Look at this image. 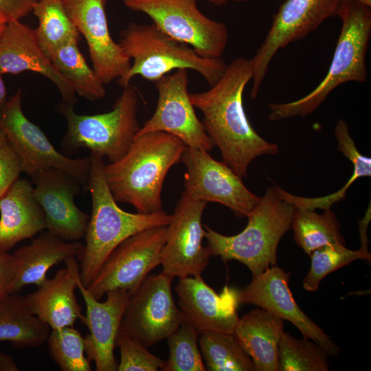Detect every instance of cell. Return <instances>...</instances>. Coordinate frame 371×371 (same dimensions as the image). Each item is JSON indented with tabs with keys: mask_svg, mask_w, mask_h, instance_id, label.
<instances>
[{
	"mask_svg": "<svg viewBox=\"0 0 371 371\" xmlns=\"http://www.w3.org/2000/svg\"><path fill=\"white\" fill-rule=\"evenodd\" d=\"M23 172L21 161L7 142L0 149V199Z\"/></svg>",
	"mask_w": 371,
	"mask_h": 371,
	"instance_id": "8d00e7d4",
	"label": "cell"
},
{
	"mask_svg": "<svg viewBox=\"0 0 371 371\" xmlns=\"http://www.w3.org/2000/svg\"><path fill=\"white\" fill-rule=\"evenodd\" d=\"M166 233L167 226H157L124 240L109 256L87 290L98 300L113 290L133 293L149 273L161 265Z\"/></svg>",
	"mask_w": 371,
	"mask_h": 371,
	"instance_id": "8fae6325",
	"label": "cell"
},
{
	"mask_svg": "<svg viewBox=\"0 0 371 371\" xmlns=\"http://www.w3.org/2000/svg\"><path fill=\"white\" fill-rule=\"evenodd\" d=\"M8 142L5 134L0 127V149Z\"/></svg>",
	"mask_w": 371,
	"mask_h": 371,
	"instance_id": "ee69618b",
	"label": "cell"
},
{
	"mask_svg": "<svg viewBox=\"0 0 371 371\" xmlns=\"http://www.w3.org/2000/svg\"><path fill=\"white\" fill-rule=\"evenodd\" d=\"M138 95L131 85L124 88L113 109L95 115L78 114L74 105L60 103L58 109L67 122L63 145L69 149L87 148L111 162L121 159L140 128Z\"/></svg>",
	"mask_w": 371,
	"mask_h": 371,
	"instance_id": "52a82bcc",
	"label": "cell"
},
{
	"mask_svg": "<svg viewBox=\"0 0 371 371\" xmlns=\"http://www.w3.org/2000/svg\"><path fill=\"white\" fill-rule=\"evenodd\" d=\"M344 0H286L274 14L271 26L254 57L251 98L260 85L277 52L316 30L326 19L337 15Z\"/></svg>",
	"mask_w": 371,
	"mask_h": 371,
	"instance_id": "7c38bea8",
	"label": "cell"
},
{
	"mask_svg": "<svg viewBox=\"0 0 371 371\" xmlns=\"http://www.w3.org/2000/svg\"><path fill=\"white\" fill-rule=\"evenodd\" d=\"M18 276V263L14 254L0 249V299L12 293Z\"/></svg>",
	"mask_w": 371,
	"mask_h": 371,
	"instance_id": "74e56055",
	"label": "cell"
},
{
	"mask_svg": "<svg viewBox=\"0 0 371 371\" xmlns=\"http://www.w3.org/2000/svg\"><path fill=\"white\" fill-rule=\"evenodd\" d=\"M49 333L50 327L30 311L24 296L14 293L0 299V341L17 349L36 348Z\"/></svg>",
	"mask_w": 371,
	"mask_h": 371,
	"instance_id": "484cf974",
	"label": "cell"
},
{
	"mask_svg": "<svg viewBox=\"0 0 371 371\" xmlns=\"http://www.w3.org/2000/svg\"><path fill=\"white\" fill-rule=\"evenodd\" d=\"M78 41H71L49 56L57 71L71 85L76 94L90 101L104 98V83L90 68L78 48Z\"/></svg>",
	"mask_w": 371,
	"mask_h": 371,
	"instance_id": "83f0119b",
	"label": "cell"
},
{
	"mask_svg": "<svg viewBox=\"0 0 371 371\" xmlns=\"http://www.w3.org/2000/svg\"><path fill=\"white\" fill-rule=\"evenodd\" d=\"M188 69H180L155 82L158 93L155 111L136 135L163 131L177 137L188 147L208 152L214 148L195 113L188 90Z\"/></svg>",
	"mask_w": 371,
	"mask_h": 371,
	"instance_id": "9a60e30c",
	"label": "cell"
},
{
	"mask_svg": "<svg viewBox=\"0 0 371 371\" xmlns=\"http://www.w3.org/2000/svg\"><path fill=\"white\" fill-rule=\"evenodd\" d=\"M36 1H38V0H36Z\"/></svg>",
	"mask_w": 371,
	"mask_h": 371,
	"instance_id": "7dc6e473",
	"label": "cell"
},
{
	"mask_svg": "<svg viewBox=\"0 0 371 371\" xmlns=\"http://www.w3.org/2000/svg\"><path fill=\"white\" fill-rule=\"evenodd\" d=\"M207 2L216 5V6H221L227 4L229 1H235V2H245L248 0H207Z\"/></svg>",
	"mask_w": 371,
	"mask_h": 371,
	"instance_id": "7bdbcfd3",
	"label": "cell"
},
{
	"mask_svg": "<svg viewBox=\"0 0 371 371\" xmlns=\"http://www.w3.org/2000/svg\"><path fill=\"white\" fill-rule=\"evenodd\" d=\"M311 268L303 280V287L307 291H316L322 280L332 272L355 260L370 263L371 258L359 249L351 250L342 244H329L311 253Z\"/></svg>",
	"mask_w": 371,
	"mask_h": 371,
	"instance_id": "836d02e7",
	"label": "cell"
},
{
	"mask_svg": "<svg viewBox=\"0 0 371 371\" xmlns=\"http://www.w3.org/2000/svg\"><path fill=\"white\" fill-rule=\"evenodd\" d=\"M77 284L86 306V315L81 321L89 331L84 337L87 357L94 361L97 371H116L118 363L114 348L130 293L124 290L110 291L106 293V300L99 302L80 278Z\"/></svg>",
	"mask_w": 371,
	"mask_h": 371,
	"instance_id": "ffe728a7",
	"label": "cell"
},
{
	"mask_svg": "<svg viewBox=\"0 0 371 371\" xmlns=\"http://www.w3.org/2000/svg\"><path fill=\"white\" fill-rule=\"evenodd\" d=\"M3 74L0 73V109H1L7 102V90L3 80Z\"/></svg>",
	"mask_w": 371,
	"mask_h": 371,
	"instance_id": "b9f144b4",
	"label": "cell"
},
{
	"mask_svg": "<svg viewBox=\"0 0 371 371\" xmlns=\"http://www.w3.org/2000/svg\"><path fill=\"white\" fill-rule=\"evenodd\" d=\"M27 71L53 82L63 102L71 105L76 102L74 88L43 52L34 30L20 20L8 21L0 34V73L18 74Z\"/></svg>",
	"mask_w": 371,
	"mask_h": 371,
	"instance_id": "44dd1931",
	"label": "cell"
},
{
	"mask_svg": "<svg viewBox=\"0 0 371 371\" xmlns=\"http://www.w3.org/2000/svg\"><path fill=\"white\" fill-rule=\"evenodd\" d=\"M294 210L293 205L282 196L280 186L267 188L247 215V224L239 234L225 236L204 225L210 256L242 262L253 276L262 273L276 265L278 246L291 229Z\"/></svg>",
	"mask_w": 371,
	"mask_h": 371,
	"instance_id": "5b68a950",
	"label": "cell"
},
{
	"mask_svg": "<svg viewBox=\"0 0 371 371\" xmlns=\"http://www.w3.org/2000/svg\"><path fill=\"white\" fill-rule=\"evenodd\" d=\"M47 341L49 356L62 371L91 370L84 337L73 326L52 330Z\"/></svg>",
	"mask_w": 371,
	"mask_h": 371,
	"instance_id": "1f68e13d",
	"label": "cell"
},
{
	"mask_svg": "<svg viewBox=\"0 0 371 371\" xmlns=\"http://www.w3.org/2000/svg\"><path fill=\"white\" fill-rule=\"evenodd\" d=\"M64 8L87 43L93 69L104 83L122 77L131 67V58L109 32L106 0H62Z\"/></svg>",
	"mask_w": 371,
	"mask_h": 371,
	"instance_id": "e0dca14e",
	"label": "cell"
},
{
	"mask_svg": "<svg viewBox=\"0 0 371 371\" xmlns=\"http://www.w3.org/2000/svg\"><path fill=\"white\" fill-rule=\"evenodd\" d=\"M36 0H0V15L8 21L21 20L27 16L32 8Z\"/></svg>",
	"mask_w": 371,
	"mask_h": 371,
	"instance_id": "f35d334b",
	"label": "cell"
},
{
	"mask_svg": "<svg viewBox=\"0 0 371 371\" xmlns=\"http://www.w3.org/2000/svg\"><path fill=\"white\" fill-rule=\"evenodd\" d=\"M130 10L148 16L173 38L190 46L201 57L221 58L228 39L226 25L204 15L198 0H123Z\"/></svg>",
	"mask_w": 371,
	"mask_h": 371,
	"instance_id": "ba28073f",
	"label": "cell"
},
{
	"mask_svg": "<svg viewBox=\"0 0 371 371\" xmlns=\"http://www.w3.org/2000/svg\"><path fill=\"white\" fill-rule=\"evenodd\" d=\"M82 248L78 241H67L49 231L42 233L13 254L18 263V276L12 293L28 284L41 285L47 279L51 267L69 258L78 257Z\"/></svg>",
	"mask_w": 371,
	"mask_h": 371,
	"instance_id": "cb8c5ba5",
	"label": "cell"
},
{
	"mask_svg": "<svg viewBox=\"0 0 371 371\" xmlns=\"http://www.w3.org/2000/svg\"><path fill=\"white\" fill-rule=\"evenodd\" d=\"M341 153L352 164L353 172L345 185L339 190L325 196L311 198L295 196L280 188L282 196L292 203L295 208H306L313 210L330 209L333 204L343 200L347 190L357 179L371 176V159L363 155L354 143H349L344 146Z\"/></svg>",
	"mask_w": 371,
	"mask_h": 371,
	"instance_id": "e575fe53",
	"label": "cell"
},
{
	"mask_svg": "<svg viewBox=\"0 0 371 371\" xmlns=\"http://www.w3.org/2000/svg\"><path fill=\"white\" fill-rule=\"evenodd\" d=\"M341 29L324 78L309 93L295 101L271 103L269 119L278 121L313 113L338 86L367 81L366 56L371 36V6L344 0L337 12Z\"/></svg>",
	"mask_w": 371,
	"mask_h": 371,
	"instance_id": "277c9868",
	"label": "cell"
},
{
	"mask_svg": "<svg viewBox=\"0 0 371 371\" xmlns=\"http://www.w3.org/2000/svg\"><path fill=\"white\" fill-rule=\"evenodd\" d=\"M252 79L250 59L238 58L227 67L220 80L207 91L190 93L194 107L203 115L202 124L223 162L238 176L247 175L256 157L276 155L278 146L262 138L251 125L243 106V92Z\"/></svg>",
	"mask_w": 371,
	"mask_h": 371,
	"instance_id": "6da1fadb",
	"label": "cell"
},
{
	"mask_svg": "<svg viewBox=\"0 0 371 371\" xmlns=\"http://www.w3.org/2000/svg\"><path fill=\"white\" fill-rule=\"evenodd\" d=\"M199 346L209 371H254L252 359L233 334L206 332L199 335Z\"/></svg>",
	"mask_w": 371,
	"mask_h": 371,
	"instance_id": "f546056e",
	"label": "cell"
},
{
	"mask_svg": "<svg viewBox=\"0 0 371 371\" xmlns=\"http://www.w3.org/2000/svg\"><path fill=\"white\" fill-rule=\"evenodd\" d=\"M328 352L308 338L297 339L284 333L278 350L279 371H328Z\"/></svg>",
	"mask_w": 371,
	"mask_h": 371,
	"instance_id": "4dcf8cb0",
	"label": "cell"
},
{
	"mask_svg": "<svg viewBox=\"0 0 371 371\" xmlns=\"http://www.w3.org/2000/svg\"><path fill=\"white\" fill-rule=\"evenodd\" d=\"M181 161L186 168L183 192L191 199L221 203L240 218L246 217L260 200L227 164L204 149L188 147Z\"/></svg>",
	"mask_w": 371,
	"mask_h": 371,
	"instance_id": "4fadbf2b",
	"label": "cell"
},
{
	"mask_svg": "<svg viewBox=\"0 0 371 371\" xmlns=\"http://www.w3.org/2000/svg\"><path fill=\"white\" fill-rule=\"evenodd\" d=\"M291 273L276 265L253 276L247 286L238 289V304H251L275 317L294 324L304 337L322 346L329 355L337 356L339 347L313 322L295 301L289 287Z\"/></svg>",
	"mask_w": 371,
	"mask_h": 371,
	"instance_id": "2e32d148",
	"label": "cell"
},
{
	"mask_svg": "<svg viewBox=\"0 0 371 371\" xmlns=\"http://www.w3.org/2000/svg\"><path fill=\"white\" fill-rule=\"evenodd\" d=\"M32 12L38 25L34 30L38 43L45 55H50L63 45L78 41L80 34L68 16L62 0H38Z\"/></svg>",
	"mask_w": 371,
	"mask_h": 371,
	"instance_id": "f1b7e54d",
	"label": "cell"
},
{
	"mask_svg": "<svg viewBox=\"0 0 371 371\" xmlns=\"http://www.w3.org/2000/svg\"><path fill=\"white\" fill-rule=\"evenodd\" d=\"M371 6V0H354Z\"/></svg>",
	"mask_w": 371,
	"mask_h": 371,
	"instance_id": "bcb514c9",
	"label": "cell"
},
{
	"mask_svg": "<svg viewBox=\"0 0 371 371\" xmlns=\"http://www.w3.org/2000/svg\"><path fill=\"white\" fill-rule=\"evenodd\" d=\"M6 23L7 21L5 20V19L1 15H0V34Z\"/></svg>",
	"mask_w": 371,
	"mask_h": 371,
	"instance_id": "f6af8a7d",
	"label": "cell"
},
{
	"mask_svg": "<svg viewBox=\"0 0 371 371\" xmlns=\"http://www.w3.org/2000/svg\"><path fill=\"white\" fill-rule=\"evenodd\" d=\"M370 214V205H369V208H368L365 216L359 221V231L361 239V247L359 249L367 256L371 258V254L368 250L369 240L367 235L368 227L371 219Z\"/></svg>",
	"mask_w": 371,
	"mask_h": 371,
	"instance_id": "ab89813d",
	"label": "cell"
},
{
	"mask_svg": "<svg viewBox=\"0 0 371 371\" xmlns=\"http://www.w3.org/2000/svg\"><path fill=\"white\" fill-rule=\"evenodd\" d=\"M31 177L34 197L45 216L47 230L67 241H76L84 236L89 218L74 201L80 192V183L53 168Z\"/></svg>",
	"mask_w": 371,
	"mask_h": 371,
	"instance_id": "d6986e66",
	"label": "cell"
},
{
	"mask_svg": "<svg viewBox=\"0 0 371 371\" xmlns=\"http://www.w3.org/2000/svg\"><path fill=\"white\" fill-rule=\"evenodd\" d=\"M284 320L261 308L239 318L233 335L252 359L256 371H278V350Z\"/></svg>",
	"mask_w": 371,
	"mask_h": 371,
	"instance_id": "d4e9b609",
	"label": "cell"
},
{
	"mask_svg": "<svg viewBox=\"0 0 371 371\" xmlns=\"http://www.w3.org/2000/svg\"><path fill=\"white\" fill-rule=\"evenodd\" d=\"M173 278L163 271L146 276L130 294L118 335L135 339L148 348L179 327L183 317L173 300Z\"/></svg>",
	"mask_w": 371,
	"mask_h": 371,
	"instance_id": "30bf717a",
	"label": "cell"
},
{
	"mask_svg": "<svg viewBox=\"0 0 371 371\" xmlns=\"http://www.w3.org/2000/svg\"><path fill=\"white\" fill-rule=\"evenodd\" d=\"M291 228L295 243L308 255L326 245H346L341 225L330 209L317 214L310 209L295 208Z\"/></svg>",
	"mask_w": 371,
	"mask_h": 371,
	"instance_id": "4316f807",
	"label": "cell"
},
{
	"mask_svg": "<svg viewBox=\"0 0 371 371\" xmlns=\"http://www.w3.org/2000/svg\"><path fill=\"white\" fill-rule=\"evenodd\" d=\"M104 157L91 153L87 187L91 198V214L85 233V245L78 258L80 278L87 288L111 253L124 240L144 229L168 226L171 214L164 210L130 213L117 204L104 175Z\"/></svg>",
	"mask_w": 371,
	"mask_h": 371,
	"instance_id": "3957f363",
	"label": "cell"
},
{
	"mask_svg": "<svg viewBox=\"0 0 371 371\" xmlns=\"http://www.w3.org/2000/svg\"><path fill=\"white\" fill-rule=\"evenodd\" d=\"M116 346L120 351L118 371H157L165 361L148 352L138 341L124 335H117Z\"/></svg>",
	"mask_w": 371,
	"mask_h": 371,
	"instance_id": "d590c367",
	"label": "cell"
},
{
	"mask_svg": "<svg viewBox=\"0 0 371 371\" xmlns=\"http://www.w3.org/2000/svg\"><path fill=\"white\" fill-rule=\"evenodd\" d=\"M65 267L47 278L38 289L25 297L30 311L52 330L73 326L83 318L81 306L75 295L80 278L76 257L65 260Z\"/></svg>",
	"mask_w": 371,
	"mask_h": 371,
	"instance_id": "7402d4cb",
	"label": "cell"
},
{
	"mask_svg": "<svg viewBox=\"0 0 371 371\" xmlns=\"http://www.w3.org/2000/svg\"><path fill=\"white\" fill-rule=\"evenodd\" d=\"M175 290L183 322L199 335L206 332L233 334L239 320L237 289L225 286L217 293L199 275L179 278Z\"/></svg>",
	"mask_w": 371,
	"mask_h": 371,
	"instance_id": "ac0fdd59",
	"label": "cell"
},
{
	"mask_svg": "<svg viewBox=\"0 0 371 371\" xmlns=\"http://www.w3.org/2000/svg\"><path fill=\"white\" fill-rule=\"evenodd\" d=\"M199 333L183 322L168 339V359L161 368L164 371L206 370L199 346Z\"/></svg>",
	"mask_w": 371,
	"mask_h": 371,
	"instance_id": "d6a6232c",
	"label": "cell"
},
{
	"mask_svg": "<svg viewBox=\"0 0 371 371\" xmlns=\"http://www.w3.org/2000/svg\"><path fill=\"white\" fill-rule=\"evenodd\" d=\"M22 91L19 89L0 109V127L8 143L19 157L22 170L32 177L47 168L68 174L80 183L87 182L89 157L70 158L58 152L47 136L22 110Z\"/></svg>",
	"mask_w": 371,
	"mask_h": 371,
	"instance_id": "9c48e42d",
	"label": "cell"
},
{
	"mask_svg": "<svg viewBox=\"0 0 371 371\" xmlns=\"http://www.w3.org/2000/svg\"><path fill=\"white\" fill-rule=\"evenodd\" d=\"M19 368L14 359L5 353L0 352V371H19Z\"/></svg>",
	"mask_w": 371,
	"mask_h": 371,
	"instance_id": "60d3db41",
	"label": "cell"
},
{
	"mask_svg": "<svg viewBox=\"0 0 371 371\" xmlns=\"http://www.w3.org/2000/svg\"><path fill=\"white\" fill-rule=\"evenodd\" d=\"M120 36L119 44L133 59L128 71L117 80L123 88L136 76L155 82L172 70L180 69L198 72L212 87L222 77L227 65L222 58L200 56L190 46L170 36L153 23L132 22Z\"/></svg>",
	"mask_w": 371,
	"mask_h": 371,
	"instance_id": "8992f818",
	"label": "cell"
},
{
	"mask_svg": "<svg viewBox=\"0 0 371 371\" xmlns=\"http://www.w3.org/2000/svg\"><path fill=\"white\" fill-rule=\"evenodd\" d=\"M206 202L194 201L183 192L167 226L161 251L162 271L179 278L201 275L209 263L210 252L202 242V216Z\"/></svg>",
	"mask_w": 371,
	"mask_h": 371,
	"instance_id": "5bb4252c",
	"label": "cell"
},
{
	"mask_svg": "<svg viewBox=\"0 0 371 371\" xmlns=\"http://www.w3.org/2000/svg\"><path fill=\"white\" fill-rule=\"evenodd\" d=\"M45 229V216L32 185L18 179L0 199V249L8 251Z\"/></svg>",
	"mask_w": 371,
	"mask_h": 371,
	"instance_id": "603a6c76",
	"label": "cell"
},
{
	"mask_svg": "<svg viewBox=\"0 0 371 371\" xmlns=\"http://www.w3.org/2000/svg\"><path fill=\"white\" fill-rule=\"evenodd\" d=\"M188 146L163 131L136 135L126 154L104 166L108 186L117 202L139 213L162 210L161 191L170 169L182 159Z\"/></svg>",
	"mask_w": 371,
	"mask_h": 371,
	"instance_id": "7a4b0ae2",
	"label": "cell"
}]
</instances>
